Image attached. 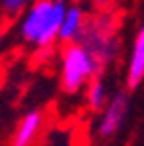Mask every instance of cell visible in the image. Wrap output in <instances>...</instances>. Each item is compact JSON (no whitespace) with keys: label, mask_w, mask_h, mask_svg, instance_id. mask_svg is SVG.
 Wrapping results in <instances>:
<instances>
[{"label":"cell","mask_w":144,"mask_h":146,"mask_svg":"<svg viewBox=\"0 0 144 146\" xmlns=\"http://www.w3.org/2000/svg\"><path fill=\"white\" fill-rule=\"evenodd\" d=\"M67 12L65 0H37L29 6L21 21V36L35 45L47 49L57 41L61 21Z\"/></svg>","instance_id":"cell-1"},{"label":"cell","mask_w":144,"mask_h":146,"mask_svg":"<svg viewBox=\"0 0 144 146\" xmlns=\"http://www.w3.org/2000/svg\"><path fill=\"white\" fill-rule=\"evenodd\" d=\"M75 43H79L92 55L98 71H102L106 65H110L116 59L118 47H120L116 25L108 16H96V18H89V21H83V29Z\"/></svg>","instance_id":"cell-2"},{"label":"cell","mask_w":144,"mask_h":146,"mask_svg":"<svg viewBox=\"0 0 144 146\" xmlns=\"http://www.w3.org/2000/svg\"><path fill=\"white\" fill-rule=\"evenodd\" d=\"M100 75V71L89 55L79 43H69L63 51L61 61V83L67 94H77V91L89 81Z\"/></svg>","instance_id":"cell-3"},{"label":"cell","mask_w":144,"mask_h":146,"mask_svg":"<svg viewBox=\"0 0 144 146\" xmlns=\"http://www.w3.org/2000/svg\"><path fill=\"white\" fill-rule=\"evenodd\" d=\"M102 110H104V114H102V120L98 126V132L104 138H110L122 128L126 116H128V98L124 94H118L110 102H106V106Z\"/></svg>","instance_id":"cell-4"},{"label":"cell","mask_w":144,"mask_h":146,"mask_svg":"<svg viewBox=\"0 0 144 146\" xmlns=\"http://www.w3.org/2000/svg\"><path fill=\"white\" fill-rule=\"evenodd\" d=\"M43 126H45L43 110H31V112H27L21 118V122L16 124V130H14L10 146H33L37 142Z\"/></svg>","instance_id":"cell-5"},{"label":"cell","mask_w":144,"mask_h":146,"mask_svg":"<svg viewBox=\"0 0 144 146\" xmlns=\"http://www.w3.org/2000/svg\"><path fill=\"white\" fill-rule=\"evenodd\" d=\"M142 81H144V25L136 33L130 63H128V75H126V83L130 89L138 87Z\"/></svg>","instance_id":"cell-6"},{"label":"cell","mask_w":144,"mask_h":146,"mask_svg":"<svg viewBox=\"0 0 144 146\" xmlns=\"http://www.w3.org/2000/svg\"><path fill=\"white\" fill-rule=\"evenodd\" d=\"M83 10L79 6H67V12L61 21V27H59V33H57V41L69 45V43H75L77 36L83 29Z\"/></svg>","instance_id":"cell-7"},{"label":"cell","mask_w":144,"mask_h":146,"mask_svg":"<svg viewBox=\"0 0 144 146\" xmlns=\"http://www.w3.org/2000/svg\"><path fill=\"white\" fill-rule=\"evenodd\" d=\"M108 102V91H106V85L100 77H96L94 81H89V87H87V104L92 110H102Z\"/></svg>","instance_id":"cell-8"},{"label":"cell","mask_w":144,"mask_h":146,"mask_svg":"<svg viewBox=\"0 0 144 146\" xmlns=\"http://www.w3.org/2000/svg\"><path fill=\"white\" fill-rule=\"evenodd\" d=\"M31 4V0H0V6H2L4 14L14 18L27 10V6Z\"/></svg>","instance_id":"cell-9"},{"label":"cell","mask_w":144,"mask_h":146,"mask_svg":"<svg viewBox=\"0 0 144 146\" xmlns=\"http://www.w3.org/2000/svg\"><path fill=\"white\" fill-rule=\"evenodd\" d=\"M94 2H96L98 6H106L108 2H110V0H94Z\"/></svg>","instance_id":"cell-10"},{"label":"cell","mask_w":144,"mask_h":146,"mask_svg":"<svg viewBox=\"0 0 144 146\" xmlns=\"http://www.w3.org/2000/svg\"><path fill=\"white\" fill-rule=\"evenodd\" d=\"M0 39H2V27H0Z\"/></svg>","instance_id":"cell-11"}]
</instances>
